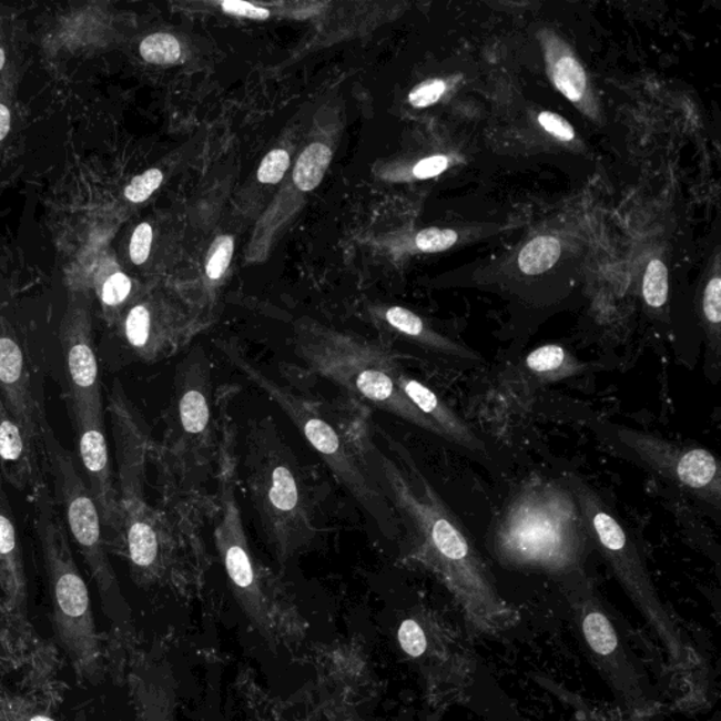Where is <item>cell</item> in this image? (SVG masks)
I'll use <instances>...</instances> for the list:
<instances>
[{"mask_svg":"<svg viewBox=\"0 0 721 721\" xmlns=\"http://www.w3.org/2000/svg\"><path fill=\"white\" fill-rule=\"evenodd\" d=\"M571 620L590 662L613 693L626 721H651L661 709L660 698L642 667L620 620L595 585L581 571L561 579Z\"/></svg>","mask_w":721,"mask_h":721,"instance_id":"5b68a950","label":"cell"},{"mask_svg":"<svg viewBox=\"0 0 721 721\" xmlns=\"http://www.w3.org/2000/svg\"><path fill=\"white\" fill-rule=\"evenodd\" d=\"M291 159L285 150H273L261 161L258 169V181L261 184L275 185L290 170Z\"/></svg>","mask_w":721,"mask_h":721,"instance_id":"4dcf8cb0","label":"cell"},{"mask_svg":"<svg viewBox=\"0 0 721 721\" xmlns=\"http://www.w3.org/2000/svg\"><path fill=\"white\" fill-rule=\"evenodd\" d=\"M332 161V151L322 143H313L296 162L294 182L302 192L316 190Z\"/></svg>","mask_w":721,"mask_h":721,"instance_id":"484cf974","label":"cell"},{"mask_svg":"<svg viewBox=\"0 0 721 721\" xmlns=\"http://www.w3.org/2000/svg\"><path fill=\"white\" fill-rule=\"evenodd\" d=\"M346 435L360 461L405 529V558L435 573L463 610L468 630L498 636L517 624L519 613L501 597L473 538L444 504L416 463L394 438L380 431L378 446L365 419L348 423Z\"/></svg>","mask_w":721,"mask_h":721,"instance_id":"6da1fadb","label":"cell"},{"mask_svg":"<svg viewBox=\"0 0 721 721\" xmlns=\"http://www.w3.org/2000/svg\"><path fill=\"white\" fill-rule=\"evenodd\" d=\"M162 180H164V175H162L160 170L153 169L145 171L144 174L135 176L130 182V185L124 190V196L133 203L148 201L159 190Z\"/></svg>","mask_w":721,"mask_h":721,"instance_id":"1f68e13d","label":"cell"},{"mask_svg":"<svg viewBox=\"0 0 721 721\" xmlns=\"http://www.w3.org/2000/svg\"><path fill=\"white\" fill-rule=\"evenodd\" d=\"M244 478L266 542L282 566L317 540L315 501L294 449L271 417L251 420Z\"/></svg>","mask_w":721,"mask_h":721,"instance_id":"277c9868","label":"cell"},{"mask_svg":"<svg viewBox=\"0 0 721 721\" xmlns=\"http://www.w3.org/2000/svg\"><path fill=\"white\" fill-rule=\"evenodd\" d=\"M219 438L211 358L196 347L177 364L162 447V464L176 494L201 499L197 488L217 459Z\"/></svg>","mask_w":721,"mask_h":721,"instance_id":"52a82bcc","label":"cell"},{"mask_svg":"<svg viewBox=\"0 0 721 721\" xmlns=\"http://www.w3.org/2000/svg\"><path fill=\"white\" fill-rule=\"evenodd\" d=\"M10 130V112L4 104L0 103V141L7 138Z\"/></svg>","mask_w":721,"mask_h":721,"instance_id":"f35d334b","label":"cell"},{"mask_svg":"<svg viewBox=\"0 0 721 721\" xmlns=\"http://www.w3.org/2000/svg\"><path fill=\"white\" fill-rule=\"evenodd\" d=\"M0 469L3 477L19 490L30 495L44 484L39 467V446L30 440L23 427L0 395Z\"/></svg>","mask_w":721,"mask_h":721,"instance_id":"ac0fdd59","label":"cell"},{"mask_svg":"<svg viewBox=\"0 0 721 721\" xmlns=\"http://www.w3.org/2000/svg\"><path fill=\"white\" fill-rule=\"evenodd\" d=\"M4 60H7V57H4V51L0 49V71H2V68L4 65Z\"/></svg>","mask_w":721,"mask_h":721,"instance_id":"ab89813d","label":"cell"},{"mask_svg":"<svg viewBox=\"0 0 721 721\" xmlns=\"http://www.w3.org/2000/svg\"><path fill=\"white\" fill-rule=\"evenodd\" d=\"M151 243H153V229L149 223H141L134 230L130 242V257L135 265L144 264L149 260Z\"/></svg>","mask_w":721,"mask_h":721,"instance_id":"e575fe53","label":"cell"},{"mask_svg":"<svg viewBox=\"0 0 721 721\" xmlns=\"http://www.w3.org/2000/svg\"><path fill=\"white\" fill-rule=\"evenodd\" d=\"M140 54L150 64H175L181 59L180 41L166 33L151 34L140 44Z\"/></svg>","mask_w":721,"mask_h":721,"instance_id":"4316f807","label":"cell"},{"mask_svg":"<svg viewBox=\"0 0 721 721\" xmlns=\"http://www.w3.org/2000/svg\"><path fill=\"white\" fill-rule=\"evenodd\" d=\"M62 355L72 413L93 412L103 415L97 353L87 326L72 324L68 327L62 339Z\"/></svg>","mask_w":721,"mask_h":721,"instance_id":"2e32d148","label":"cell"},{"mask_svg":"<svg viewBox=\"0 0 721 721\" xmlns=\"http://www.w3.org/2000/svg\"><path fill=\"white\" fill-rule=\"evenodd\" d=\"M538 123L541 124V128L545 129L547 133L563 141V143H569V141L575 140V130L572 129V125L569 124L566 119L561 118L560 114L541 112L538 114Z\"/></svg>","mask_w":721,"mask_h":721,"instance_id":"d590c367","label":"cell"},{"mask_svg":"<svg viewBox=\"0 0 721 721\" xmlns=\"http://www.w3.org/2000/svg\"><path fill=\"white\" fill-rule=\"evenodd\" d=\"M383 321L386 326L404 336L410 342L419 344L427 352L447 355L454 358H475L471 349L459 346L453 339L441 336L440 333L433 331L428 324L423 321L415 312L405 309L400 306H390L383 313Z\"/></svg>","mask_w":721,"mask_h":721,"instance_id":"44dd1931","label":"cell"},{"mask_svg":"<svg viewBox=\"0 0 721 721\" xmlns=\"http://www.w3.org/2000/svg\"><path fill=\"white\" fill-rule=\"evenodd\" d=\"M31 721H54L49 718H43V715H38V718L31 719Z\"/></svg>","mask_w":721,"mask_h":721,"instance_id":"60d3db41","label":"cell"},{"mask_svg":"<svg viewBox=\"0 0 721 721\" xmlns=\"http://www.w3.org/2000/svg\"><path fill=\"white\" fill-rule=\"evenodd\" d=\"M224 12L229 14L240 16V18H248L254 20L268 19L271 12L268 9L255 7L247 2H237V0H227L222 3Z\"/></svg>","mask_w":721,"mask_h":721,"instance_id":"74e56055","label":"cell"},{"mask_svg":"<svg viewBox=\"0 0 721 721\" xmlns=\"http://www.w3.org/2000/svg\"><path fill=\"white\" fill-rule=\"evenodd\" d=\"M74 417L78 449L83 471L87 474L88 488L101 511L102 525L108 530L111 541L124 548L122 509L112 473L103 415L93 412L72 413Z\"/></svg>","mask_w":721,"mask_h":721,"instance_id":"5bb4252c","label":"cell"},{"mask_svg":"<svg viewBox=\"0 0 721 721\" xmlns=\"http://www.w3.org/2000/svg\"><path fill=\"white\" fill-rule=\"evenodd\" d=\"M139 721H176L175 679L169 667L140 672L134 684Z\"/></svg>","mask_w":721,"mask_h":721,"instance_id":"ffe728a7","label":"cell"},{"mask_svg":"<svg viewBox=\"0 0 721 721\" xmlns=\"http://www.w3.org/2000/svg\"><path fill=\"white\" fill-rule=\"evenodd\" d=\"M522 368L535 383L546 385L582 374L587 364L575 357L566 347L546 344L527 355Z\"/></svg>","mask_w":721,"mask_h":721,"instance_id":"603a6c76","label":"cell"},{"mask_svg":"<svg viewBox=\"0 0 721 721\" xmlns=\"http://www.w3.org/2000/svg\"><path fill=\"white\" fill-rule=\"evenodd\" d=\"M562 480L582 511L593 546L666 651L678 709L689 712L707 707L710 697L708 662L676 615L662 602L630 531L585 480L573 474L566 475Z\"/></svg>","mask_w":721,"mask_h":721,"instance_id":"7a4b0ae2","label":"cell"},{"mask_svg":"<svg viewBox=\"0 0 721 721\" xmlns=\"http://www.w3.org/2000/svg\"><path fill=\"white\" fill-rule=\"evenodd\" d=\"M398 640L402 651L419 667L428 698L436 707L461 704L469 698L477 677V657L457 626L435 611L417 609L402 620Z\"/></svg>","mask_w":721,"mask_h":721,"instance_id":"8fae6325","label":"cell"},{"mask_svg":"<svg viewBox=\"0 0 721 721\" xmlns=\"http://www.w3.org/2000/svg\"><path fill=\"white\" fill-rule=\"evenodd\" d=\"M547 71L554 85L589 119L598 122L600 111L587 71L567 43L550 30L540 33Z\"/></svg>","mask_w":721,"mask_h":721,"instance_id":"e0dca14e","label":"cell"},{"mask_svg":"<svg viewBox=\"0 0 721 721\" xmlns=\"http://www.w3.org/2000/svg\"><path fill=\"white\" fill-rule=\"evenodd\" d=\"M234 254V240L232 236H222L213 243L206 261V275L211 281L222 278Z\"/></svg>","mask_w":721,"mask_h":721,"instance_id":"f1b7e54d","label":"cell"},{"mask_svg":"<svg viewBox=\"0 0 721 721\" xmlns=\"http://www.w3.org/2000/svg\"><path fill=\"white\" fill-rule=\"evenodd\" d=\"M30 496L34 505L35 531L54 599L57 624L67 650L77 662L85 666L97 660L98 652L88 587L72 556L65 527L57 515L49 486L40 485Z\"/></svg>","mask_w":721,"mask_h":721,"instance_id":"30bf717a","label":"cell"},{"mask_svg":"<svg viewBox=\"0 0 721 721\" xmlns=\"http://www.w3.org/2000/svg\"><path fill=\"white\" fill-rule=\"evenodd\" d=\"M703 331L708 342V364L719 368L720 364V324H721V280L719 274L709 280L700 301Z\"/></svg>","mask_w":721,"mask_h":721,"instance_id":"cb8c5ba5","label":"cell"},{"mask_svg":"<svg viewBox=\"0 0 721 721\" xmlns=\"http://www.w3.org/2000/svg\"><path fill=\"white\" fill-rule=\"evenodd\" d=\"M458 242V234L448 229H425L416 236V247L423 253H440Z\"/></svg>","mask_w":721,"mask_h":721,"instance_id":"f546056e","label":"cell"},{"mask_svg":"<svg viewBox=\"0 0 721 721\" xmlns=\"http://www.w3.org/2000/svg\"><path fill=\"white\" fill-rule=\"evenodd\" d=\"M222 352L240 373L247 376L251 383L268 395L284 410L305 440L309 443V446L331 468L338 483L348 490L355 501H358L360 508L367 511L370 519L378 522L380 531L386 537H394L398 529L396 526L398 521L392 514L388 501L384 498L378 485L375 484L368 469L360 461L348 436L338 431L337 427L323 416L315 404L276 383L257 365L251 363L242 349L227 344V346H222Z\"/></svg>","mask_w":721,"mask_h":721,"instance_id":"ba28073f","label":"cell"},{"mask_svg":"<svg viewBox=\"0 0 721 721\" xmlns=\"http://www.w3.org/2000/svg\"><path fill=\"white\" fill-rule=\"evenodd\" d=\"M41 446L54 478L57 495L65 511L68 529L95 578L99 592L108 608L123 611L122 593L104 550L102 517L97 501L85 479L78 473L74 458L61 446L49 423L41 435Z\"/></svg>","mask_w":721,"mask_h":721,"instance_id":"4fadbf2b","label":"cell"},{"mask_svg":"<svg viewBox=\"0 0 721 721\" xmlns=\"http://www.w3.org/2000/svg\"><path fill=\"white\" fill-rule=\"evenodd\" d=\"M590 547L582 511L563 480H527L490 532V551L501 566L560 579L583 569Z\"/></svg>","mask_w":721,"mask_h":721,"instance_id":"3957f363","label":"cell"},{"mask_svg":"<svg viewBox=\"0 0 721 721\" xmlns=\"http://www.w3.org/2000/svg\"><path fill=\"white\" fill-rule=\"evenodd\" d=\"M130 292H132V281L128 275L116 273L104 282L102 301L109 307H116L128 299Z\"/></svg>","mask_w":721,"mask_h":721,"instance_id":"d6a6232c","label":"cell"},{"mask_svg":"<svg viewBox=\"0 0 721 721\" xmlns=\"http://www.w3.org/2000/svg\"><path fill=\"white\" fill-rule=\"evenodd\" d=\"M597 430L621 456L703 504L720 509L721 467L718 457L709 449L684 446L613 423H598Z\"/></svg>","mask_w":721,"mask_h":721,"instance_id":"7c38bea8","label":"cell"},{"mask_svg":"<svg viewBox=\"0 0 721 721\" xmlns=\"http://www.w3.org/2000/svg\"><path fill=\"white\" fill-rule=\"evenodd\" d=\"M562 254L560 240L552 236H538L520 251L519 268L526 275H540L551 270Z\"/></svg>","mask_w":721,"mask_h":721,"instance_id":"d4e9b609","label":"cell"},{"mask_svg":"<svg viewBox=\"0 0 721 721\" xmlns=\"http://www.w3.org/2000/svg\"><path fill=\"white\" fill-rule=\"evenodd\" d=\"M668 268L661 260H652L648 264L644 281H642V296L651 309H662L668 302Z\"/></svg>","mask_w":721,"mask_h":721,"instance_id":"83f0119b","label":"cell"},{"mask_svg":"<svg viewBox=\"0 0 721 721\" xmlns=\"http://www.w3.org/2000/svg\"><path fill=\"white\" fill-rule=\"evenodd\" d=\"M0 395L35 446H41L47 419L34 388L23 348L12 334L0 331Z\"/></svg>","mask_w":721,"mask_h":721,"instance_id":"9a60e30c","label":"cell"},{"mask_svg":"<svg viewBox=\"0 0 721 721\" xmlns=\"http://www.w3.org/2000/svg\"><path fill=\"white\" fill-rule=\"evenodd\" d=\"M396 384H398L402 394L410 400V404L440 430L441 438L456 443L473 453L485 451L483 440L465 425L463 419H459L457 413L453 412L451 407L430 386L407 375L404 369H400L396 376Z\"/></svg>","mask_w":721,"mask_h":721,"instance_id":"d6986e66","label":"cell"},{"mask_svg":"<svg viewBox=\"0 0 721 721\" xmlns=\"http://www.w3.org/2000/svg\"><path fill=\"white\" fill-rule=\"evenodd\" d=\"M448 166V156L433 155L417 162L415 169H413V175H415L417 180H428V177H435L443 174L444 171H447Z\"/></svg>","mask_w":721,"mask_h":721,"instance_id":"8d00e7d4","label":"cell"},{"mask_svg":"<svg viewBox=\"0 0 721 721\" xmlns=\"http://www.w3.org/2000/svg\"><path fill=\"white\" fill-rule=\"evenodd\" d=\"M0 582L8 590L10 597H23V558L2 475H0Z\"/></svg>","mask_w":721,"mask_h":721,"instance_id":"7402d4cb","label":"cell"},{"mask_svg":"<svg viewBox=\"0 0 721 721\" xmlns=\"http://www.w3.org/2000/svg\"><path fill=\"white\" fill-rule=\"evenodd\" d=\"M295 353L313 374L342 386L354 398L441 437L440 430L402 394L396 384L402 368L390 349L309 327L297 336Z\"/></svg>","mask_w":721,"mask_h":721,"instance_id":"8992f818","label":"cell"},{"mask_svg":"<svg viewBox=\"0 0 721 721\" xmlns=\"http://www.w3.org/2000/svg\"><path fill=\"white\" fill-rule=\"evenodd\" d=\"M446 91V82L441 80L426 81L413 89L409 95V103L413 108L417 109L433 106V104L440 101Z\"/></svg>","mask_w":721,"mask_h":721,"instance_id":"836d02e7","label":"cell"},{"mask_svg":"<svg viewBox=\"0 0 721 721\" xmlns=\"http://www.w3.org/2000/svg\"><path fill=\"white\" fill-rule=\"evenodd\" d=\"M233 425L223 419L222 438L217 451V508L219 520L214 527V545L224 572L245 618L261 634H274V605L255 566L245 535L242 510L237 499V459L234 448Z\"/></svg>","mask_w":721,"mask_h":721,"instance_id":"9c48e42d","label":"cell"}]
</instances>
